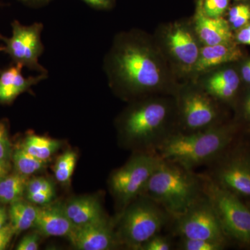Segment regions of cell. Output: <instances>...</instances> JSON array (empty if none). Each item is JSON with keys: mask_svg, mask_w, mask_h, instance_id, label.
Instances as JSON below:
<instances>
[{"mask_svg": "<svg viewBox=\"0 0 250 250\" xmlns=\"http://www.w3.org/2000/svg\"><path fill=\"white\" fill-rule=\"evenodd\" d=\"M27 195L39 192H54L53 184L45 177H36L28 181L26 187Z\"/></svg>", "mask_w": 250, "mask_h": 250, "instance_id": "4316f807", "label": "cell"}, {"mask_svg": "<svg viewBox=\"0 0 250 250\" xmlns=\"http://www.w3.org/2000/svg\"><path fill=\"white\" fill-rule=\"evenodd\" d=\"M38 207L32 204L18 200L11 204L9 218L15 232L21 233L34 227Z\"/></svg>", "mask_w": 250, "mask_h": 250, "instance_id": "ffe728a7", "label": "cell"}, {"mask_svg": "<svg viewBox=\"0 0 250 250\" xmlns=\"http://www.w3.org/2000/svg\"><path fill=\"white\" fill-rule=\"evenodd\" d=\"M80 250H107L116 242L113 230L106 220L82 227H75L67 237Z\"/></svg>", "mask_w": 250, "mask_h": 250, "instance_id": "4fadbf2b", "label": "cell"}, {"mask_svg": "<svg viewBox=\"0 0 250 250\" xmlns=\"http://www.w3.org/2000/svg\"><path fill=\"white\" fill-rule=\"evenodd\" d=\"M250 21V6H248L247 9L238 17L235 18L230 22L233 29H241L248 24Z\"/></svg>", "mask_w": 250, "mask_h": 250, "instance_id": "d6a6232c", "label": "cell"}, {"mask_svg": "<svg viewBox=\"0 0 250 250\" xmlns=\"http://www.w3.org/2000/svg\"><path fill=\"white\" fill-rule=\"evenodd\" d=\"M242 76L243 80L250 83V60L242 67Z\"/></svg>", "mask_w": 250, "mask_h": 250, "instance_id": "74e56055", "label": "cell"}, {"mask_svg": "<svg viewBox=\"0 0 250 250\" xmlns=\"http://www.w3.org/2000/svg\"><path fill=\"white\" fill-rule=\"evenodd\" d=\"M11 168L9 161L0 160V180L9 175Z\"/></svg>", "mask_w": 250, "mask_h": 250, "instance_id": "8d00e7d4", "label": "cell"}, {"mask_svg": "<svg viewBox=\"0 0 250 250\" xmlns=\"http://www.w3.org/2000/svg\"><path fill=\"white\" fill-rule=\"evenodd\" d=\"M225 247L224 242L182 238L179 248L183 250H221Z\"/></svg>", "mask_w": 250, "mask_h": 250, "instance_id": "d4e9b609", "label": "cell"}, {"mask_svg": "<svg viewBox=\"0 0 250 250\" xmlns=\"http://www.w3.org/2000/svg\"><path fill=\"white\" fill-rule=\"evenodd\" d=\"M208 93L190 90L182 95L180 100V114L184 133L201 131L215 126L218 111L213 99Z\"/></svg>", "mask_w": 250, "mask_h": 250, "instance_id": "30bf717a", "label": "cell"}, {"mask_svg": "<svg viewBox=\"0 0 250 250\" xmlns=\"http://www.w3.org/2000/svg\"><path fill=\"white\" fill-rule=\"evenodd\" d=\"M34 228L42 236L68 237L75 226L64 213L62 207L46 205L38 207Z\"/></svg>", "mask_w": 250, "mask_h": 250, "instance_id": "9a60e30c", "label": "cell"}, {"mask_svg": "<svg viewBox=\"0 0 250 250\" xmlns=\"http://www.w3.org/2000/svg\"><path fill=\"white\" fill-rule=\"evenodd\" d=\"M77 160V154L72 151H67L59 156L54 167V175L59 182L66 184L70 182Z\"/></svg>", "mask_w": 250, "mask_h": 250, "instance_id": "cb8c5ba5", "label": "cell"}, {"mask_svg": "<svg viewBox=\"0 0 250 250\" xmlns=\"http://www.w3.org/2000/svg\"><path fill=\"white\" fill-rule=\"evenodd\" d=\"M13 161L16 172L23 176L31 175L45 167L46 162L34 157L22 147H18L13 154Z\"/></svg>", "mask_w": 250, "mask_h": 250, "instance_id": "603a6c76", "label": "cell"}, {"mask_svg": "<svg viewBox=\"0 0 250 250\" xmlns=\"http://www.w3.org/2000/svg\"><path fill=\"white\" fill-rule=\"evenodd\" d=\"M195 31L205 45L231 42L232 33L229 24L223 18L208 17L202 11L199 2L195 17Z\"/></svg>", "mask_w": 250, "mask_h": 250, "instance_id": "2e32d148", "label": "cell"}, {"mask_svg": "<svg viewBox=\"0 0 250 250\" xmlns=\"http://www.w3.org/2000/svg\"><path fill=\"white\" fill-rule=\"evenodd\" d=\"M210 179L235 195L250 197V158L237 156L225 161Z\"/></svg>", "mask_w": 250, "mask_h": 250, "instance_id": "8fae6325", "label": "cell"}, {"mask_svg": "<svg viewBox=\"0 0 250 250\" xmlns=\"http://www.w3.org/2000/svg\"><path fill=\"white\" fill-rule=\"evenodd\" d=\"M240 80L231 69L220 70L206 81L205 90L212 98L226 100L232 98L239 86Z\"/></svg>", "mask_w": 250, "mask_h": 250, "instance_id": "d6986e66", "label": "cell"}, {"mask_svg": "<svg viewBox=\"0 0 250 250\" xmlns=\"http://www.w3.org/2000/svg\"><path fill=\"white\" fill-rule=\"evenodd\" d=\"M23 65L15 63L0 72V104H9L21 94L29 92L31 87L46 80L48 73H40L37 76L24 77Z\"/></svg>", "mask_w": 250, "mask_h": 250, "instance_id": "5bb4252c", "label": "cell"}, {"mask_svg": "<svg viewBox=\"0 0 250 250\" xmlns=\"http://www.w3.org/2000/svg\"><path fill=\"white\" fill-rule=\"evenodd\" d=\"M27 6L33 8H40L48 4L52 0H19Z\"/></svg>", "mask_w": 250, "mask_h": 250, "instance_id": "d590c367", "label": "cell"}, {"mask_svg": "<svg viewBox=\"0 0 250 250\" xmlns=\"http://www.w3.org/2000/svg\"><path fill=\"white\" fill-rule=\"evenodd\" d=\"M16 233L12 225H6L0 229V250H5L11 242V238Z\"/></svg>", "mask_w": 250, "mask_h": 250, "instance_id": "1f68e13d", "label": "cell"}, {"mask_svg": "<svg viewBox=\"0 0 250 250\" xmlns=\"http://www.w3.org/2000/svg\"><path fill=\"white\" fill-rule=\"evenodd\" d=\"M204 194L214 208L226 236L250 245V209L229 190L204 179Z\"/></svg>", "mask_w": 250, "mask_h": 250, "instance_id": "8992f818", "label": "cell"}, {"mask_svg": "<svg viewBox=\"0 0 250 250\" xmlns=\"http://www.w3.org/2000/svg\"><path fill=\"white\" fill-rule=\"evenodd\" d=\"M5 51V47H0V52H3Z\"/></svg>", "mask_w": 250, "mask_h": 250, "instance_id": "b9f144b4", "label": "cell"}, {"mask_svg": "<svg viewBox=\"0 0 250 250\" xmlns=\"http://www.w3.org/2000/svg\"><path fill=\"white\" fill-rule=\"evenodd\" d=\"M166 42L171 55L181 65L189 70L193 69L200 49L187 27L181 24L170 26L166 34Z\"/></svg>", "mask_w": 250, "mask_h": 250, "instance_id": "7c38bea8", "label": "cell"}, {"mask_svg": "<svg viewBox=\"0 0 250 250\" xmlns=\"http://www.w3.org/2000/svg\"><path fill=\"white\" fill-rule=\"evenodd\" d=\"M6 220H7V213H6V209H4L0 214V229L6 225Z\"/></svg>", "mask_w": 250, "mask_h": 250, "instance_id": "ab89813d", "label": "cell"}, {"mask_svg": "<svg viewBox=\"0 0 250 250\" xmlns=\"http://www.w3.org/2000/svg\"><path fill=\"white\" fill-rule=\"evenodd\" d=\"M161 160L156 153H142L113 174L110 181L111 191L122 205H127L141 195Z\"/></svg>", "mask_w": 250, "mask_h": 250, "instance_id": "52a82bcc", "label": "cell"}, {"mask_svg": "<svg viewBox=\"0 0 250 250\" xmlns=\"http://www.w3.org/2000/svg\"><path fill=\"white\" fill-rule=\"evenodd\" d=\"M143 197L125 210L120 225V239L133 249H141L149 238L159 233L171 217L155 202Z\"/></svg>", "mask_w": 250, "mask_h": 250, "instance_id": "5b68a950", "label": "cell"}, {"mask_svg": "<svg viewBox=\"0 0 250 250\" xmlns=\"http://www.w3.org/2000/svg\"><path fill=\"white\" fill-rule=\"evenodd\" d=\"M13 33L11 38L0 34V40L5 43V51L15 63H20L29 70L39 73H48L39 63V57L43 54L45 47L41 41L43 24L35 22L29 26L22 25L18 21L11 23Z\"/></svg>", "mask_w": 250, "mask_h": 250, "instance_id": "ba28073f", "label": "cell"}, {"mask_svg": "<svg viewBox=\"0 0 250 250\" xmlns=\"http://www.w3.org/2000/svg\"><path fill=\"white\" fill-rule=\"evenodd\" d=\"M176 220L175 231L182 238L226 243V235L213 206L204 194Z\"/></svg>", "mask_w": 250, "mask_h": 250, "instance_id": "9c48e42d", "label": "cell"}, {"mask_svg": "<svg viewBox=\"0 0 250 250\" xmlns=\"http://www.w3.org/2000/svg\"><path fill=\"white\" fill-rule=\"evenodd\" d=\"M4 209L5 208H4V207H0V214H1V212H2Z\"/></svg>", "mask_w": 250, "mask_h": 250, "instance_id": "60d3db41", "label": "cell"}, {"mask_svg": "<svg viewBox=\"0 0 250 250\" xmlns=\"http://www.w3.org/2000/svg\"><path fill=\"white\" fill-rule=\"evenodd\" d=\"M64 213L75 227H82L105 220L100 202L92 197L70 200L62 207Z\"/></svg>", "mask_w": 250, "mask_h": 250, "instance_id": "e0dca14e", "label": "cell"}, {"mask_svg": "<svg viewBox=\"0 0 250 250\" xmlns=\"http://www.w3.org/2000/svg\"><path fill=\"white\" fill-rule=\"evenodd\" d=\"M248 205V207H249L250 209V203H249V204H248V205Z\"/></svg>", "mask_w": 250, "mask_h": 250, "instance_id": "7bdbcfd3", "label": "cell"}, {"mask_svg": "<svg viewBox=\"0 0 250 250\" xmlns=\"http://www.w3.org/2000/svg\"><path fill=\"white\" fill-rule=\"evenodd\" d=\"M21 147L26 152L42 161H47L61 147L60 141L47 136L28 135Z\"/></svg>", "mask_w": 250, "mask_h": 250, "instance_id": "44dd1931", "label": "cell"}, {"mask_svg": "<svg viewBox=\"0 0 250 250\" xmlns=\"http://www.w3.org/2000/svg\"><path fill=\"white\" fill-rule=\"evenodd\" d=\"M39 248V236L38 233H29L18 243L17 250H37Z\"/></svg>", "mask_w": 250, "mask_h": 250, "instance_id": "f546056e", "label": "cell"}, {"mask_svg": "<svg viewBox=\"0 0 250 250\" xmlns=\"http://www.w3.org/2000/svg\"><path fill=\"white\" fill-rule=\"evenodd\" d=\"M202 11L212 18H221L228 9L229 0H200Z\"/></svg>", "mask_w": 250, "mask_h": 250, "instance_id": "484cf974", "label": "cell"}, {"mask_svg": "<svg viewBox=\"0 0 250 250\" xmlns=\"http://www.w3.org/2000/svg\"><path fill=\"white\" fill-rule=\"evenodd\" d=\"M171 116L170 104L162 100H149L131 106L120 121V129L125 140L143 146L146 152L155 153L167 136Z\"/></svg>", "mask_w": 250, "mask_h": 250, "instance_id": "277c9868", "label": "cell"}, {"mask_svg": "<svg viewBox=\"0 0 250 250\" xmlns=\"http://www.w3.org/2000/svg\"><path fill=\"white\" fill-rule=\"evenodd\" d=\"M93 9L98 10L111 9L114 5L115 0H82Z\"/></svg>", "mask_w": 250, "mask_h": 250, "instance_id": "836d02e7", "label": "cell"}, {"mask_svg": "<svg viewBox=\"0 0 250 250\" xmlns=\"http://www.w3.org/2000/svg\"><path fill=\"white\" fill-rule=\"evenodd\" d=\"M141 195L155 202L175 218L203 196L204 179L192 170L162 159Z\"/></svg>", "mask_w": 250, "mask_h": 250, "instance_id": "7a4b0ae2", "label": "cell"}, {"mask_svg": "<svg viewBox=\"0 0 250 250\" xmlns=\"http://www.w3.org/2000/svg\"><path fill=\"white\" fill-rule=\"evenodd\" d=\"M232 139V130L224 126L190 133H172L158 146L155 153L164 160L192 170L216 159Z\"/></svg>", "mask_w": 250, "mask_h": 250, "instance_id": "3957f363", "label": "cell"}, {"mask_svg": "<svg viewBox=\"0 0 250 250\" xmlns=\"http://www.w3.org/2000/svg\"><path fill=\"white\" fill-rule=\"evenodd\" d=\"M236 40L240 43L250 45V23L241 28L237 33Z\"/></svg>", "mask_w": 250, "mask_h": 250, "instance_id": "e575fe53", "label": "cell"}, {"mask_svg": "<svg viewBox=\"0 0 250 250\" xmlns=\"http://www.w3.org/2000/svg\"><path fill=\"white\" fill-rule=\"evenodd\" d=\"M11 156V147L7 127L4 122H0V160L10 161Z\"/></svg>", "mask_w": 250, "mask_h": 250, "instance_id": "f1b7e54d", "label": "cell"}, {"mask_svg": "<svg viewBox=\"0 0 250 250\" xmlns=\"http://www.w3.org/2000/svg\"><path fill=\"white\" fill-rule=\"evenodd\" d=\"M54 192H39L27 195L28 200L34 205H48L53 200Z\"/></svg>", "mask_w": 250, "mask_h": 250, "instance_id": "4dcf8cb0", "label": "cell"}, {"mask_svg": "<svg viewBox=\"0 0 250 250\" xmlns=\"http://www.w3.org/2000/svg\"><path fill=\"white\" fill-rule=\"evenodd\" d=\"M27 177L17 173L9 174L0 180V202L11 204L21 200L25 192Z\"/></svg>", "mask_w": 250, "mask_h": 250, "instance_id": "7402d4cb", "label": "cell"}, {"mask_svg": "<svg viewBox=\"0 0 250 250\" xmlns=\"http://www.w3.org/2000/svg\"><path fill=\"white\" fill-rule=\"evenodd\" d=\"M1 4H0V6H1Z\"/></svg>", "mask_w": 250, "mask_h": 250, "instance_id": "ee69618b", "label": "cell"}, {"mask_svg": "<svg viewBox=\"0 0 250 250\" xmlns=\"http://www.w3.org/2000/svg\"><path fill=\"white\" fill-rule=\"evenodd\" d=\"M110 84L126 95L161 88L164 69L154 49L138 33L118 36L104 60Z\"/></svg>", "mask_w": 250, "mask_h": 250, "instance_id": "6da1fadb", "label": "cell"}, {"mask_svg": "<svg viewBox=\"0 0 250 250\" xmlns=\"http://www.w3.org/2000/svg\"><path fill=\"white\" fill-rule=\"evenodd\" d=\"M172 243L170 240L159 233L149 238L141 247L142 250H170L172 249Z\"/></svg>", "mask_w": 250, "mask_h": 250, "instance_id": "83f0119b", "label": "cell"}, {"mask_svg": "<svg viewBox=\"0 0 250 250\" xmlns=\"http://www.w3.org/2000/svg\"></svg>", "mask_w": 250, "mask_h": 250, "instance_id": "f6af8a7d", "label": "cell"}, {"mask_svg": "<svg viewBox=\"0 0 250 250\" xmlns=\"http://www.w3.org/2000/svg\"><path fill=\"white\" fill-rule=\"evenodd\" d=\"M241 57V49L231 42L205 45L200 49L198 59L192 70L197 72L207 71L222 64L235 62Z\"/></svg>", "mask_w": 250, "mask_h": 250, "instance_id": "ac0fdd59", "label": "cell"}, {"mask_svg": "<svg viewBox=\"0 0 250 250\" xmlns=\"http://www.w3.org/2000/svg\"><path fill=\"white\" fill-rule=\"evenodd\" d=\"M243 113H244L245 118L250 120V93L248 95L245 102L244 106H243Z\"/></svg>", "mask_w": 250, "mask_h": 250, "instance_id": "f35d334b", "label": "cell"}]
</instances>
